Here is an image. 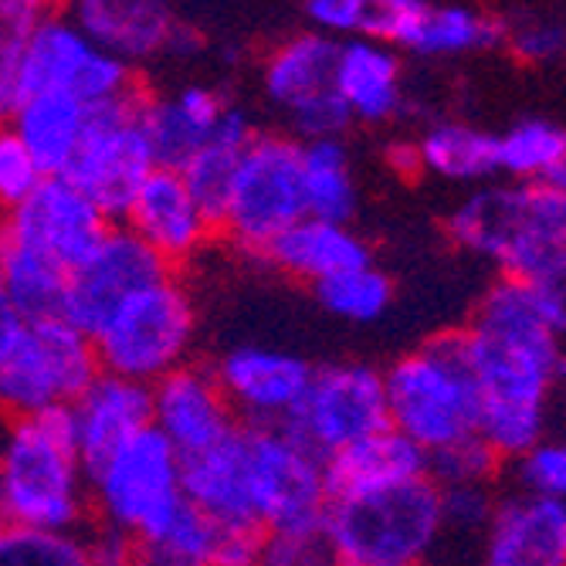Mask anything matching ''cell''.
<instances>
[{
    "mask_svg": "<svg viewBox=\"0 0 566 566\" xmlns=\"http://www.w3.org/2000/svg\"><path fill=\"white\" fill-rule=\"evenodd\" d=\"M119 224L136 234L170 272L193 262V254H200L218 234V224L187 190L184 177L167 167H157L143 180Z\"/></svg>",
    "mask_w": 566,
    "mask_h": 566,
    "instance_id": "obj_19",
    "label": "cell"
},
{
    "mask_svg": "<svg viewBox=\"0 0 566 566\" xmlns=\"http://www.w3.org/2000/svg\"><path fill=\"white\" fill-rule=\"evenodd\" d=\"M85 485L88 520L146 539L160 533L184 505V458L149 424L88 465Z\"/></svg>",
    "mask_w": 566,
    "mask_h": 566,
    "instance_id": "obj_6",
    "label": "cell"
},
{
    "mask_svg": "<svg viewBox=\"0 0 566 566\" xmlns=\"http://www.w3.org/2000/svg\"><path fill=\"white\" fill-rule=\"evenodd\" d=\"M4 526H8V520H4V509H0V533H4Z\"/></svg>",
    "mask_w": 566,
    "mask_h": 566,
    "instance_id": "obj_52",
    "label": "cell"
},
{
    "mask_svg": "<svg viewBox=\"0 0 566 566\" xmlns=\"http://www.w3.org/2000/svg\"><path fill=\"white\" fill-rule=\"evenodd\" d=\"M254 136H259V129H254L251 116L241 106H228L218 129L211 133V139L203 143L200 149H193L187 157V164L177 170L184 177L187 190L197 197L200 208L211 214L214 224L224 214L228 190H231L241 153L248 149V143Z\"/></svg>",
    "mask_w": 566,
    "mask_h": 566,
    "instance_id": "obj_30",
    "label": "cell"
},
{
    "mask_svg": "<svg viewBox=\"0 0 566 566\" xmlns=\"http://www.w3.org/2000/svg\"><path fill=\"white\" fill-rule=\"evenodd\" d=\"M18 329H21V319H18V313L11 308V302L4 298V292H0V364H4V356H8Z\"/></svg>",
    "mask_w": 566,
    "mask_h": 566,
    "instance_id": "obj_50",
    "label": "cell"
},
{
    "mask_svg": "<svg viewBox=\"0 0 566 566\" xmlns=\"http://www.w3.org/2000/svg\"><path fill=\"white\" fill-rule=\"evenodd\" d=\"M441 492V520L458 530H485L495 516V499L489 485H444Z\"/></svg>",
    "mask_w": 566,
    "mask_h": 566,
    "instance_id": "obj_43",
    "label": "cell"
},
{
    "mask_svg": "<svg viewBox=\"0 0 566 566\" xmlns=\"http://www.w3.org/2000/svg\"><path fill=\"white\" fill-rule=\"evenodd\" d=\"M370 38L421 59H458L502 41L499 18L465 4L428 0H370Z\"/></svg>",
    "mask_w": 566,
    "mask_h": 566,
    "instance_id": "obj_16",
    "label": "cell"
},
{
    "mask_svg": "<svg viewBox=\"0 0 566 566\" xmlns=\"http://www.w3.org/2000/svg\"><path fill=\"white\" fill-rule=\"evenodd\" d=\"M98 374L92 339L62 316L21 323L0 364V418L18 421L72 407Z\"/></svg>",
    "mask_w": 566,
    "mask_h": 566,
    "instance_id": "obj_9",
    "label": "cell"
},
{
    "mask_svg": "<svg viewBox=\"0 0 566 566\" xmlns=\"http://www.w3.org/2000/svg\"><path fill=\"white\" fill-rule=\"evenodd\" d=\"M313 370L308 359L282 349L234 346L218 359L214 377L241 428H285L308 390Z\"/></svg>",
    "mask_w": 566,
    "mask_h": 566,
    "instance_id": "obj_17",
    "label": "cell"
},
{
    "mask_svg": "<svg viewBox=\"0 0 566 566\" xmlns=\"http://www.w3.org/2000/svg\"><path fill=\"white\" fill-rule=\"evenodd\" d=\"M85 119H88V109L82 102L55 95V92H38V95L21 98L4 123L31 153V160L38 164L44 177H62L78 149Z\"/></svg>",
    "mask_w": 566,
    "mask_h": 566,
    "instance_id": "obj_29",
    "label": "cell"
},
{
    "mask_svg": "<svg viewBox=\"0 0 566 566\" xmlns=\"http://www.w3.org/2000/svg\"><path fill=\"white\" fill-rule=\"evenodd\" d=\"M333 88L353 123H370V126L387 123L403 106L400 55L390 44H384L370 34L339 41Z\"/></svg>",
    "mask_w": 566,
    "mask_h": 566,
    "instance_id": "obj_24",
    "label": "cell"
},
{
    "mask_svg": "<svg viewBox=\"0 0 566 566\" xmlns=\"http://www.w3.org/2000/svg\"><path fill=\"white\" fill-rule=\"evenodd\" d=\"M44 174L31 160V153L21 146V139L0 123V218L18 211L21 203L38 190Z\"/></svg>",
    "mask_w": 566,
    "mask_h": 566,
    "instance_id": "obj_40",
    "label": "cell"
},
{
    "mask_svg": "<svg viewBox=\"0 0 566 566\" xmlns=\"http://www.w3.org/2000/svg\"><path fill=\"white\" fill-rule=\"evenodd\" d=\"M248 475L254 520L269 536L323 533L329 509L323 458L289 428H248Z\"/></svg>",
    "mask_w": 566,
    "mask_h": 566,
    "instance_id": "obj_12",
    "label": "cell"
},
{
    "mask_svg": "<svg viewBox=\"0 0 566 566\" xmlns=\"http://www.w3.org/2000/svg\"><path fill=\"white\" fill-rule=\"evenodd\" d=\"M65 279L69 272L59 262L0 234V292H4L21 323L62 316Z\"/></svg>",
    "mask_w": 566,
    "mask_h": 566,
    "instance_id": "obj_31",
    "label": "cell"
},
{
    "mask_svg": "<svg viewBox=\"0 0 566 566\" xmlns=\"http://www.w3.org/2000/svg\"><path fill=\"white\" fill-rule=\"evenodd\" d=\"M65 14L98 51L133 72L143 62L193 59L200 51L197 31L160 0H78Z\"/></svg>",
    "mask_w": 566,
    "mask_h": 566,
    "instance_id": "obj_15",
    "label": "cell"
},
{
    "mask_svg": "<svg viewBox=\"0 0 566 566\" xmlns=\"http://www.w3.org/2000/svg\"><path fill=\"white\" fill-rule=\"evenodd\" d=\"M308 31L333 41H349L367 34L370 28V0H308L302 4Z\"/></svg>",
    "mask_w": 566,
    "mask_h": 566,
    "instance_id": "obj_42",
    "label": "cell"
},
{
    "mask_svg": "<svg viewBox=\"0 0 566 566\" xmlns=\"http://www.w3.org/2000/svg\"><path fill=\"white\" fill-rule=\"evenodd\" d=\"M197 339V308L187 285L170 272L129 295L113 319L92 336L98 370L153 387L190 364Z\"/></svg>",
    "mask_w": 566,
    "mask_h": 566,
    "instance_id": "obj_7",
    "label": "cell"
},
{
    "mask_svg": "<svg viewBox=\"0 0 566 566\" xmlns=\"http://www.w3.org/2000/svg\"><path fill=\"white\" fill-rule=\"evenodd\" d=\"M448 231L505 279L530 282L566 259V193L556 184L482 187L451 211Z\"/></svg>",
    "mask_w": 566,
    "mask_h": 566,
    "instance_id": "obj_3",
    "label": "cell"
},
{
    "mask_svg": "<svg viewBox=\"0 0 566 566\" xmlns=\"http://www.w3.org/2000/svg\"><path fill=\"white\" fill-rule=\"evenodd\" d=\"M0 509L8 526L24 530L78 533L88 523L85 461L69 407L0 424Z\"/></svg>",
    "mask_w": 566,
    "mask_h": 566,
    "instance_id": "obj_2",
    "label": "cell"
},
{
    "mask_svg": "<svg viewBox=\"0 0 566 566\" xmlns=\"http://www.w3.org/2000/svg\"><path fill=\"white\" fill-rule=\"evenodd\" d=\"M553 184H556V187H559V190L566 193V160H563V167L556 170V177H553Z\"/></svg>",
    "mask_w": 566,
    "mask_h": 566,
    "instance_id": "obj_51",
    "label": "cell"
},
{
    "mask_svg": "<svg viewBox=\"0 0 566 566\" xmlns=\"http://www.w3.org/2000/svg\"><path fill=\"white\" fill-rule=\"evenodd\" d=\"M520 461V482L530 495L566 505V441H539Z\"/></svg>",
    "mask_w": 566,
    "mask_h": 566,
    "instance_id": "obj_41",
    "label": "cell"
},
{
    "mask_svg": "<svg viewBox=\"0 0 566 566\" xmlns=\"http://www.w3.org/2000/svg\"><path fill=\"white\" fill-rule=\"evenodd\" d=\"M262 262L295 282L319 285L333 275L374 265V251L367 238H359L349 224L302 218L269 244Z\"/></svg>",
    "mask_w": 566,
    "mask_h": 566,
    "instance_id": "obj_26",
    "label": "cell"
},
{
    "mask_svg": "<svg viewBox=\"0 0 566 566\" xmlns=\"http://www.w3.org/2000/svg\"><path fill=\"white\" fill-rule=\"evenodd\" d=\"M143 102L146 92L139 85L119 98L92 106L75 157L62 174L106 214L109 224L123 221L143 180L157 170V160H153V149L143 133Z\"/></svg>",
    "mask_w": 566,
    "mask_h": 566,
    "instance_id": "obj_10",
    "label": "cell"
},
{
    "mask_svg": "<svg viewBox=\"0 0 566 566\" xmlns=\"http://www.w3.org/2000/svg\"><path fill=\"white\" fill-rule=\"evenodd\" d=\"M387 164L394 167L397 177L410 180V177H418L424 167H421V153H418V143H394L387 149Z\"/></svg>",
    "mask_w": 566,
    "mask_h": 566,
    "instance_id": "obj_49",
    "label": "cell"
},
{
    "mask_svg": "<svg viewBox=\"0 0 566 566\" xmlns=\"http://www.w3.org/2000/svg\"><path fill=\"white\" fill-rule=\"evenodd\" d=\"M285 428L323 461L356 444L359 438L390 428L384 370L359 364V359L316 367L298 410Z\"/></svg>",
    "mask_w": 566,
    "mask_h": 566,
    "instance_id": "obj_13",
    "label": "cell"
},
{
    "mask_svg": "<svg viewBox=\"0 0 566 566\" xmlns=\"http://www.w3.org/2000/svg\"><path fill=\"white\" fill-rule=\"evenodd\" d=\"M336 48L339 41L323 38L316 31H295L282 38L262 62V92L269 106L282 116L295 113L305 102H313L333 92V69H336Z\"/></svg>",
    "mask_w": 566,
    "mask_h": 566,
    "instance_id": "obj_28",
    "label": "cell"
},
{
    "mask_svg": "<svg viewBox=\"0 0 566 566\" xmlns=\"http://www.w3.org/2000/svg\"><path fill=\"white\" fill-rule=\"evenodd\" d=\"M441 530V492L431 479L329 502L323 516L336 566H421Z\"/></svg>",
    "mask_w": 566,
    "mask_h": 566,
    "instance_id": "obj_5",
    "label": "cell"
},
{
    "mask_svg": "<svg viewBox=\"0 0 566 566\" xmlns=\"http://www.w3.org/2000/svg\"><path fill=\"white\" fill-rule=\"evenodd\" d=\"M262 566H336L323 533L269 536Z\"/></svg>",
    "mask_w": 566,
    "mask_h": 566,
    "instance_id": "obj_45",
    "label": "cell"
},
{
    "mask_svg": "<svg viewBox=\"0 0 566 566\" xmlns=\"http://www.w3.org/2000/svg\"><path fill=\"white\" fill-rule=\"evenodd\" d=\"M509 44H512V51H516V59H523L530 65H543V62L563 55L566 31L553 21H533V24H523L516 34H512Z\"/></svg>",
    "mask_w": 566,
    "mask_h": 566,
    "instance_id": "obj_48",
    "label": "cell"
},
{
    "mask_svg": "<svg viewBox=\"0 0 566 566\" xmlns=\"http://www.w3.org/2000/svg\"><path fill=\"white\" fill-rule=\"evenodd\" d=\"M499 469V454L475 434L428 458V479L444 485H489Z\"/></svg>",
    "mask_w": 566,
    "mask_h": 566,
    "instance_id": "obj_39",
    "label": "cell"
},
{
    "mask_svg": "<svg viewBox=\"0 0 566 566\" xmlns=\"http://www.w3.org/2000/svg\"><path fill=\"white\" fill-rule=\"evenodd\" d=\"M302 197L308 218L336 224L353 221L359 193L343 139L302 143Z\"/></svg>",
    "mask_w": 566,
    "mask_h": 566,
    "instance_id": "obj_32",
    "label": "cell"
},
{
    "mask_svg": "<svg viewBox=\"0 0 566 566\" xmlns=\"http://www.w3.org/2000/svg\"><path fill=\"white\" fill-rule=\"evenodd\" d=\"M485 566H566V505L512 495L485 526Z\"/></svg>",
    "mask_w": 566,
    "mask_h": 566,
    "instance_id": "obj_21",
    "label": "cell"
},
{
    "mask_svg": "<svg viewBox=\"0 0 566 566\" xmlns=\"http://www.w3.org/2000/svg\"><path fill=\"white\" fill-rule=\"evenodd\" d=\"M323 479H326L329 502L377 495L407 482L428 479V454L418 444H410L403 434H397L394 428H384L329 454L323 461Z\"/></svg>",
    "mask_w": 566,
    "mask_h": 566,
    "instance_id": "obj_23",
    "label": "cell"
},
{
    "mask_svg": "<svg viewBox=\"0 0 566 566\" xmlns=\"http://www.w3.org/2000/svg\"><path fill=\"white\" fill-rule=\"evenodd\" d=\"M69 410L78 454L88 469L98 458L116 451L123 441L149 428V387L113 374H98Z\"/></svg>",
    "mask_w": 566,
    "mask_h": 566,
    "instance_id": "obj_27",
    "label": "cell"
},
{
    "mask_svg": "<svg viewBox=\"0 0 566 566\" xmlns=\"http://www.w3.org/2000/svg\"><path fill=\"white\" fill-rule=\"evenodd\" d=\"M184 502L214 526H259L248 475V428H234L224 441L184 458Z\"/></svg>",
    "mask_w": 566,
    "mask_h": 566,
    "instance_id": "obj_22",
    "label": "cell"
},
{
    "mask_svg": "<svg viewBox=\"0 0 566 566\" xmlns=\"http://www.w3.org/2000/svg\"><path fill=\"white\" fill-rule=\"evenodd\" d=\"M48 4L38 0H0V123L14 109V78L24 55V44Z\"/></svg>",
    "mask_w": 566,
    "mask_h": 566,
    "instance_id": "obj_38",
    "label": "cell"
},
{
    "mask_svg": "<svg viewBox=\"0 0 566 566\" xmlns=\"http://www.w3.org/2000/svg\"><path fill=\"white\" fill-rule=\"evenodd\" d=\"M164 275H170V269L157 254L123 224H113L69 272L62 295V319L92 339L129 295L160 282Z\"/></svg>",
    "mask_w": 566,
    "mask_h": 566,
    "instance_id": "obj_14",
    "label": "cell"
},
{
    "mask_svg": "<svg viewBox=\"0 0 566 566\" xmlns=\"http://www.w3.org/2000/svg\"><path fill=\"white\" fill-rule=\"evenodd\" d=\"M214 539L218 526L184 502L160 533L139 539L136 566H211Z\"/></svg>",
    "mask_w": 566,
    "mask_h": 566,
    "instance_id": "obj_35",
    "label": "cell"
},
{
    "mask_svg": "<svg viewBox=\"0 0 566 566\" xmlns=\"http://www.w3.org/2000/svg\"><path fill=\"white\" fill-rule=\"evenodd\" d=\"M563 160L566 133L546 119H526L495 136V170L520 184H553Z\"/></svg>",
    "mask_w": 566,
    "mask_h": 566,
    "instance_id": "obj_34",
    "label": "cell"
},
{
    "mask_svg": "<svg viewBox=\"0 0 566 566\" xmlns=\"http://www.w3.org/2000/svg\"><path fill=\"white\" fill-rule=\"evenodd\" d=\"M418 153L421 167L444 180L469 184L495 174V136L472 123L444 119L428 126V133L418 139Z\"/></svg>",
    "mask_w": 566,
    "mask_h": 566,
    "instance_id": "obj_33",
    "label": "cell"
},
{
    "mask_svg": "<svg viewBox=\"0 0 566 566\" xmlns=\"http://www.w3.org/2000/svg\"><path fill=\"white\" fill-rule=\"evenodd\" d=\"M479 390V438L502 458H523L543 441L546 403L563 377L559 336L543 319L526 282L502 279L485 292L465 329Z\"/></svg>",
    "mask_w": 566,
    "mask_h": 566,
    "instance_id": "obj_1",
    "label": "cell"
},
{
    "mask_svg": "<svg viewBox=\"0 0 566 566\" xmlns=\"http://www.w3.org/2000/svg\"><path fill=\"white\" fill-rule=\"evenodd\" d=\"M269 533L262 526H218L211 566H262Z\"/></svg>",
    "mask_w": 566,
    "mask_h": 566,
    "instance_id": "obj_46",
    "label": "cell"
},
{
    "mask_svg": "<svg viewBox=\"0 0 566 566\" xmlns=\"http://www.w3.org/2000/svg\"><path fill=\"white\" fill-rule=\"evenodd\" d=\"M231 102L211 85H180L177 92L146 95L143 133L157 167L180 170L193 149H200L218 129Z\"/></svg>",
    "mask_w": 566,
    "mask_h": 566,
    "instance_id": "obj_25",
    "label": "cell"
},
{
    "mask_svg": "<svg viewBox=\"0 0 566 566\" xmlns=\"http://www.w3.org/2000/svg\"><path fill=\"white\" fill-rule=\"evenodd\" d=\"M526 285H530V292H533V298L539 305L543 319L549 323V329L556 336H563L566 333V259L553 262L549 269H543Z\"/></svg>",
    "mask_w": 566,
    "mask_h": 566,
    "instance_id": "obj_47",
    "label": "cell"
},
{
    "mask_svg": "<svg viewBox=\"0 0 566 566\" xmlns=\"http://www.w3.org/2000/svg\"><path fill=\"white\" fill-rule=\"evenodd\" d=\"M133 88H139V78L129 65L98 51L65 11L48 8L24 44L14 78V106L28 95L55 92L92 109Z\"/></svg>",
    "mask_w": 566,
    "mask_h": 566,
    "instance_id": "obj_11",
    "label": "cell"
},
{
    "mask_svg": "<svg viewBox=\"0 0 566 566\" xmlns=\"http://www.w3.org/2000/svg\"><path fill=\"white\" fill-rule=\"evenodd\" d=\"M387 424L428 458L479 434V390L465 333H444L384 370Z\"/></svg>",
    "mask_w": 566,
    "mask_h": 566,
    "instance_id": "obj_4",
    "label": "cell"
},
{
    "mask_svg": "<svg viewBox=\"0 0 566 566\" xmlns=\"http://www.w3.org/2000/svg\"><path fill=\"white\" fill-rule=\"evenodd\" d=\"M0 566H92V563L82 533L4 526V533H0Z\"/></svg>",
    "mask_w": 566,
    "mask_h": 566,
    "instance_id": "obj_37",
    "label": "cell"
},
{
    "mask_svg": "<svg viewBox=\"0 0 566 566\" xmlns=\"http://www.w3.org/2000/svg\"><path fill=\"white\" fill-rule=\"evenodd\" d=\"M149 424L177 448L180 458L214 448L238 428L214 367L193 359L149 387Z\"/></svg>",
    "mask_w": 566,
    "mask_h": 566,
    "instance_id": "obj_20",
    "label": "cell"
},
{
    "mask_svg": "<svg viewBox=\"0 0 566 566\" xmlns=\"http://www.w3.org/2000/svg\"><path fill=\"white\" fill-rule=\"evenodd\" d=\"M78 533H82L92 566H136V556H139L136 536L106 523H95V520H88Z\"/></svg>",
    "mask_w": 566,
    "mask_h": 566,
    "instance_id": "obj_44",
    "label": "cell"
},
{
    "mask_svg": "<svg viewBox=\"0 0 566 566\" xmlns=\"http://www.w3.org/2000/svg\"><path fill=\"white\" fill-rule=\"evenodd\" d=\"M316 298L323 302L326 313H333L336 319L367 326V323H377L390 308L394 285L380 269L367 265V269L343 272V275H333V279L319 282Z\"/></svg>",
    "mask_w": 566,
    "mask_h": 566,
    "instance_id": "obj_36",
    "label": "cell"
},
{
    "mask_svg": "<svg viewBox=\"0 0 566 566\" xmlns=\"http://www.w3.org/2000/svg\"><path fill=\"white\" fill-rule=\"evenodd\" d=\"M113 224L65 177H44L18 211L0 218V234L41 251L72 272Z\"/></svg>",
    "mask_w": 566,
    "mask_h": 566,
    "instance_id": "obj_18",
    "label": "cell"
},
{
    "mask_svg": "<svg viewBox=\"0 0 566 566\" xmlns=\"http://www.w3.org/2000/svg\"><path fill=\"white\" fill-rule=\"evenodd\" d=\"M302 197V143L289 133H262L241 153L218 231L244 254L262 259L269 244L298 224Z\"/></svg>",
    "mask_w": 566,
    "mask_h": 566,
    "instance_id": "obj_8",
    "label": "cell"
}]
</instances>
